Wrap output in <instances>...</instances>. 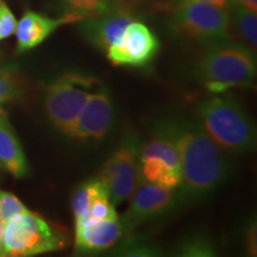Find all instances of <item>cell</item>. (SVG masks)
<instances>
[{
	"instance_id": "1",
	"label": "cell",
	"mask_w": 257,
	"mask_h": 257,
	"mask_svg": "<svg viewBox=\"0 0 257 257\" xmlns=\"http://www.w3.org/2000/svg\"><path fill=\"white\" fill-rule=\"evenodd\" d=\"M180 157L179 201L210 197L232 173V162L225 150L212 141L199 123L167 121Z\"/></svg>"
},
{
	"instance_id": "2",
	"label": "cell",
	"mask_w": 257,
	"mask_h": 257,
	"mask_svg": "<svg viewBox=\"0 0 257 257\" xmlns=\"http://www.w3.org/2000/svg\"><path fill=\"white\" fill-rule=\"evenodd\" d=\"M198 123L226 153L244 154L256 147V126L239 101L229 95L204 99L197 107Z\"/></svg>"
},
{
	"instance_id": "3",
	"label": "cell",
	"mask_w": 257,
	"mask_h": 257,
	"mask_svg": "<svg viewBox=\"0 0 257 257\" xmlns=\"http://www.w3.org/2000/svg\"><path fill=\"white\" fill-rule=\"evenodd\" d=\"M256 54L230 38L206 44L197 63V74L212 92L227 87H251L256 79Z\"/></svg>"
},
{
	"instance_id": "4",
	"label": "cell",
	"mask_w": 257,
	"mask_h": 257,
	"mask_svg": "<svg viewBox=\"0 0 257 257\" xmlns=\"http://www.w3.org/2000/svg\"><path fill=\"white\" fill-rule=\"evenodd\" d=\"M100 88V80L82 73H63L53 80L44 92V110L50 124L69 136L87 99Z\"/></svg>"
},
{
	"instance_id": "5",
	"label": "cell",
	"mask_w": 257,
	"mask_h": 257,
	"mask_svg": "<svg viewBox=\"0 0 257 257\" xmlns=\"http://www.w3.org/2000/svg\"><path fill=\"white\" fill-rule=\"evenodd\" d=\"M66 245L62 231L31 211L18 214L4 224L3 248L6 256H35Z\"/></svg>"
},
{
	"instance_id": "6",
	"label": "cell",
	"mask_w": 257,
	"mask_h": 257,
	"mask_svg": "<svg viewBox=\"0 0 257 257\" xmlns=\"http://www.w3.org/2000/svg\"><path fill=\"white\" fill-rule=\"evenodd\" d=\"M169 28L180 37L205 44L227 40L230 10L206 3H176L172 4Z\"/></svg>"
},
{
	"instance_id": "7",
	"label": "cell",
	"mask_w": 257,
	"mask_h": 257,
	"mask_svg": "<svg viewBox=\"0 0 257 257\" xmlns=\"http://www.w3.org/2000/svg\"><path fill=\"white\" fill-rule=\"evenodd\" d=\"M98 178L105 184L114 206L130 199L142 181L140 140L131 135L125 137L101 167Z\"/></svg>"
},
{
	"instance_id": "8",
	"label": "cell",
	"mask_w": 257,
	"mask_h": 257,
	"mask_svg": "<svg viewBox=\"0 0 257 257\" xmlns=\"http://www.w3.org/2000/svg\"><path fill=\"white\" fill-rule=\"evenodd\" d=\"M175 189L142 181L131 195V202L126 213L120 219L123 232L128 233L147 221L157 219L167 214L178 204Z\"/></svg>"
},
{
	"instance_id": "9",
	"label": "cell",
	"mask_w": 257,
	"mask_h": 257,
	"mask_svg": "<svg viewBox=\"0 0 257 257\" xmlns=\"http://www.w3.org/2000/svg\"><path fill=\"white\" fill-rule=\"evenodd\" d=\"M159 49L160 42L156 35L142 22L134 21L106 53L113 66L144 67L152 62Z\"/></svg>"
},
{
	"instance_id": "10",
	"label": "cell",
	"mask_w": 257,
	"mask_h": 257,
	"mask_svg": "<svg viewBox=\"0 0 257 257\" xmlns=\"http://www.w3.org/2000/svg\"><path fill=\"white\" fill-rule=\"evenodd\" d=\"M114 121V106L110 93L100 88L86 101L70 137L76 140H102Z\"/></svg>"
},
{
	"instance_id": "11",
	"label": "cell",
	"mask_w": 257,
	"mask_h": 257,
	"mask_svg": "<svg viewBox=\"0 0 257 257\" xmlns=\"http://www.w3.org/2000/svg\"><path fill=\"white\" fill-rule=\"evenodd\" d=\"M134 21H136L134 12L119 2L105 14L83 19L80 29L92 46L106 51L119 40L125 28Z\"/></svg>"
},
{
	"instance_id": "12",
	"label": "cell",
	"mask_w": 257,
	"mask_h": 257,
	"mask_svg": "<svg viewBox=\"0 0 257 257\" xmlns=\"http://www.w3.org/2000/svg\"><path fill=\"white\" fill-rule=\"evenodd\" d=\"M123 233L119 220L95 219L88 213L75 218V249L79 252L108 250Z\"/></svg>"
},
{
	"instance_id": "13",
	"label": "cell",
	"mask_w": 257,
	"mask_h": 257,
	"mask_svg": "<svg viewBox=\"0 0 257 257\" xmlns=\"http://www.w3.org/2000/svg\"><path fill=\"white\" fill-rule=\"evenodd\" d=\"M79 22L74 16L64 14L60 18H50L34 11H27L16 27L17 53L34 49L43 43L61 25Z\"/></svg>"
},
{
	"instance_id": "14",
	"label": "cell",
	"mask_w": 257,
	"mask_h": 257,
	"mask_svg": "<svg viewBox=\"0 0 257 257\" xmlns=\"http://www.w3.org/2000/svg\"><path fill=\"white\" fill-rule=\"evenodd\" d=\"M0 168L17 179H23L30 173L21 141L3 108H0Z\"/></svg>"
},
{
	"instance_id": "15",
	"label": "cell",
	"mask_w": 257,
	"mask_h": 257,
	"mask_svg": "<svg viewBox=\"0 0 257 257\" xmlns=\"http://www.w3.org/2000/svg\"><path fill=\"white\" fill-rule=\"evenodd\" d=\"M144 157H157L180 172L178 147L173 140L167 123L159 125L153 137L141 147V159H144Z\"/></svg>"
},
{
	"instance_id": "16",
	"label": "cell",
	"mask_w": 257,
	"mask_h": 257,
	"mask_svg": "<svg viewBox=\"0 0 257 257\" xmlns=\"http://www.w3.org/2000/svg\"><path fill=\"white\" fill-rule=\"evenodd\" d=\"M141 175L144 181L173 189L178 188L181 182L179 170L157 157L141 159Z\"/></svg>"
},
{
	"instance_id": "17",
	"label": "cell",
	"mask_w": 257,
	"mask_h": 257,
	"mask_svg": "<svg viewBox=\"0 0 257 257\" xmlns=\"http://www.w3.org/2000/svg\"><path fill=\"white\" fill-rule=\"evenodd\" d=\"M231 27L238 35L239 43L256 54L257 48V16L249 10L231 6Z\"/></svg>"
},
{
	"instance_id": "18",
	"label": "cell",
	"mask_w": 257,
	"mask_h": 257,
	"mask_svg": "<svg viewBox=\"0 0 257 257\" xmlns=\"http://www.w3.org/2000/svg\"><path fill=\"white\" fill-rule=\"evenodd\" d=\"M108 195V191L100 179H92L83 182L75 189L72 197V210L74 217L78 218L88 213V208L95 198ZM110 197V195H108Z\"/></svg>"
},
{
	"instance_id": "19",
	"label": "cell",
	"mask_w": 257,
	"mask_h": 257,
	"mask_svg": "<svg viewBox=\"0 0 257 257\" xmlns=\"http://www.w3.org/2000/svg\"><path fill=\"white\" fill-rule=\"evenodd\" d=\"M60 3L66 9V14L81 22L110 11L119 4V0H60Z\"/></svg>"
},
{
	"instance_id": "20",
	"label": "cell",
	"mask_w": 257,
	"mask_h": 257,
	"mask_svg": "<svg viewBox=\"0 0 257 257\" xmlns=\"http://www.w3.org/2000/svg\"><path fill=\"white\" fill-rule=\"evenodd\" d=\"M175 253L187 257H211L216 255V249L206 234L193 233L178 243Z\"/></svg>"
},
{
	"instance_id": "21",
	"label": "cell",
	"mask_w": 257,
	"mask_h": 257,
	"mask_svg": "<svg viewBox=\"0 0 257 257\" xmlns=\"http://www.w3.org/2000/svg\"><path fill=\"white\" fill-rule=\"evenodd\" d=\"M115 252L121 256H156L159 255V249L148 240L126 238Z\"/></svg>"
},
{
	"instance_id": "22",
	"label": "cell",
	"mask_w": 257,
	"mask_h": 257,
	"mask_svg": "<svg viewBox=\"0 0 257 257\" xmlns=\"http://www.w3.org/2000/svg\"><path fill=\"white\" fill-rule=\"evenodd\" d=\"M28 211L25 205L15 194L0 191V220L3 223H8L14 217L25 213Z\"/></svg>"
},
{
	"instance_id": "23",
	"label": "cell",
	"mask_w": 257,
	"mask_h": 257,
	"mask_svg": "<svg viewBox=\"0 0 257 257\" xmlns=\"http://www.w3.org/2000/svg\"><path fill=\"white\" fill-rule=\"evenodd\" d=\"M19 94L21 88L14 70L0 68V104L15 100Z\"/></svg>"
},
{
	"instance_id": "24",
	"label": "cell",
	"mask_w": 257,
	"mask_h": 257,
	"mask_svg": "<svg viewBox=\"0 0 257 257\" xmlns=\"http://www.w3.org/2000/svg\"><path fill=\"white\" fill-rule=\"evenodd\" d=\"M88 214L95 219L119 220L115 206L112 204L108 195H101V197L95 198L88 208Z\"/></svg>"
},
{
	"instance_id": "25",
	"label": "cell",
	"mask_w": 257,
	"mask_h": 257,
	"mask_svg": "<svg viewBox=\"0 0 257 257\" xmlns=\"http://www.w3.org/2000/svg\"><path fill=\"white\" fill-rule=\"evenodd\" d=\"M16 27H17V19L10 10L8 5L3 0H0V41L15 34Z\"/></svg>"
},
{
	"instance_id": "26",
	"label": "cell",
	"mask_w": 257,
	"mask_h": 257,
	"mask_svg": "<svg viewBox=\"0 0 257 257\" xmlns=\"http://www.w3.org/2000/svg\"><path fill=\"white\" fill-rule=\"evenodd\" d=\"M176 3H206V4L216 5L224 9L230 10L231 8L230 0H173L172 4H176Z\"/></svg>"
},
{
	"instance_id": "27",
	"label": "cell",
	"mask_w": 257,
	"mask_h": 257,
	"mask_svg": "<svg viewBox=\"0 0 257 257\" xmlns=\"http://www.w3.org/2000/svg\"><path fill=\"white\" fill-rule=\"evenodd\" d=\"M231 6H238L257 14V0H230Z\"/></svg>"
},
{
	"instance_id": "28",
	"label": "cell",
	"mask_w": 257,
	"mask_h": 257,
	"mask_svg": "<svg viewBox=\"0 0 257 257\" xmlns=\"http://www.w3.org/2000/svg\"><path fill=\"white\" fill-rule=\"evenodd\" d=\"M256 231H255V225L250 227L248 232V251L251 253V255H255L256 253Z\"/></svg>"
},
{
	"instance_id": "29",
	"label": "cell",
	"mask_w": 257,
	"mask_h": 257,
	"mask_svg": "<svg viewBox=\"0 0 257 257\" xmlns=\"http://www.w3.org/2000/svg\"><path fill=\"white\" fill-rule=\"evenodd\" d=\"M2 256H6V253H5V251H4V249L0 248V257H2Z\"/></svg>"
}]
</instances>
